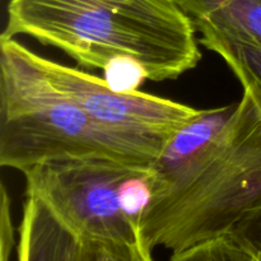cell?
<instances>
[{
	"label": "cell",
	"mask_w": 261,
	"mask_h": 261,
	"mask_svg": "<svg viewBox=\"0 0 261 261\" xmlns=\"http://www.w3.org/2000/svg\"><path fill=\"white\" fill-rule=\"evenodd\" d=\"M196 32L173 0H9L0 38L28 36L86 69L133 59L163 82L196 68Z\"/></svg>",
	"instance_id": "cell-1"
},
{
	"label": "cell",
	"mask_w": 261,
	"mask_h": 261,
	"mask_svg": "<svg viewBox=\"0 0 261 261\" xmlns=\"http://www.w3.org/2000/svg\"><path fill=\"white\" fill-rule=\"evenodd\" d=\"M261 211V107L244 91L214 139L166 176L152 171V196L139 221L148 249L172 252L231 234Z\"/></svg>",
	"instance_id": "cell-2"
},
{
	"label": "cell",
	"mask_w": 261,
	"mask_h": 261,
	"mask_svg": "<svg viewBox=\"0 0 261 261\" xmlns=\"http://www.w3.org/2000/svg\"><path fill=\"white\" fill-rule=\"evenodd\" d=\"M166 140L105 126L61 93L33 51L0 38V165L23 173L63 158H109L152 166Z\"/></svg>",
	"instance_id": "cell-3"
},
{
	"label": "cell",
	"mask_w": 261,
	"mask_h": 261,
	"mask_svg": "<svg viewBox=\"0 0 261 261\" xmlns=\"http://www.w3.org/2000/svg\"><path fill=\"white\" fill-rule=\"evenodd\" d=\"M145 168L109 158H63L22 175L25 195L41 199L82 240L137 242L139 229L125 212L122 191Z\"/></svg>",
	"instance_id": "cell-4"
},
{
	"label": "cell",
	"mask_w": 261,
	"mask_h": 261,
	"mask_svg": "<svg viewBox=\"0 0 261 261\" xmlns=\"http://www.w3.org/2000/svg\"><path fill=\"white\" fill-rule=\"evenodd\" d=\"M33 59L54 87L105 126L168 139L201 111L140 91H115L99 76L36 53Z\"/></svg>",
	"instance_id": "cell-5"
},
{
	"label": "cell",
	"mask_w": 261,
	"mask_h": 261,
	"mask_svg": "<svg viewBox=\"0 0 261 261\" xmlns=\"http://www.w3.org/2000/svg\"><path fill=\"white\" fill-rule=\"evenodd\" d=\"M84 241L41 199L25 195L18 261H82Z\"/></svg>",
	"instance_id": "cell-6"
},
{
	"label": "cell",
	"mask_w": 261,
	"mask_h": 261,
	"mask_svg": "<svg viewBox=\"0 0 261 261\" xmlns=\"http://www.w3.org/2000/svg\"><path fill=\"white\" fill-rule=\"evenodd\" d=\"M196 31H213L261 48V0H173Z\"/></svg>",
	"instance_id": "cell-7"
},
{
	"label": "cell",
	"mask_w": 261,
	"mask_h": 261,
	"mask_svg": "<svg viewBox=\"0 0 261 261\" xmlns=\"http://www.w3.org/2000/svg\"><path fill=\"white\" fill-rule=\"evenodd\" d=\"M236 105L201 110L200 114L173 133L163 145L152 168L154 176H166L198 155L226 125Z\"/></svg>",
	"instance_id": "cell-8"
},
{
	"label": "cell",
	"mask_w": 261,
	"mask_h": 261,
	"mask_svg": "<svg viewBox=\"0 0 261 261\" xmlns=\"http://www.w3.org/2000/svg\"><path fill=\"white\" fill-rule=\"evenodd\" d=\"M201 45L218 54L239 78L244 91H247L261 107V48L239 42L221 33L203 30Z\"/></svg>",
	"instance_id": "cell-9"
},
{
	"label": "cell",
	"mask_w": 261,
	"mask_h": 261,
	"mask_svg": "<svg viewBox=\"0 0 261 261\" xmlns=\"http://www.w3.org/2000/svg\"><path fill=\"white\" fill-rule=\"evenodd\" d=\"M170 261H256L254 255L232 234L194 245L173 252Z\"/></svg>",
	"instance_id": "cell-10"
},
{
	"label": "cell",
	"mask_w": 261,
	"mask_h": 261,
	"mask_svg": "<svg viewBox=\"0 0 261 261\" xmlns=\"http://www.w3.org/2000/svg\"><path fill=\"white\" fill-rule=\"evenodd\" d=\"M83 241L82 261H154L152 250L148 249L142 239L137 242Z\"/></svg>",
	"instance_id": "cell-11"
},
{
	"label": "cell",
	"mask_w": 261,
	"mask_h": 261,
	"mask_svg": "<svg viewBox=\"0 0 261 261\" xmlns=\"http://www.w3.org/2000/svg\"><path fill=\"white\" fill-rule=\"evenodd\" d=\"M105 71V81L115 91L134 92L138 87L148 79L144 68L133 59H116L111 61Z\"/></svg>",
	"instance_id": "cell-12"
},
{
	"label": "cell",
	"mask_w": 261,
	"mask_h": 261,
	"mask_svg": "<svg viewBox=\"0 0 261 261\" xmlns=\"http://www.w3.org/2000/svg\"><path fill=\"white\" fill-rule=\"evenodd\" d=\"M231 234L261 261V211L241 222Z\"/></svg>",
	"instance_id": "cell-13"
},
{
	"label": "cell",
	"mask_w": 261,
	"mask_h": 261,
	"mask_svg": "<svg viewBox=\"0 0 261 261\" xmlns=\"http://www.w3.org/2000/svg\"><path fill=\"white\" fill-rule=\"evenodd\" d=\"M2 201H0V255L2 261H9L14 246V231H13L12 211H10V196L7 188L2 184Z\"/></svg>",
	"instance_id": "cell-14"
}]
</instances>
